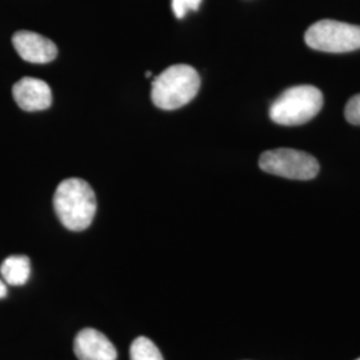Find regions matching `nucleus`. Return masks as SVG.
Here are the masks:
<instances>
[{
    "label": "nucleus",
    "instance_id": "f257e3e1",
    "mask_svg": "<svg viewBox=\"0 0 360 360\" xmlns=\"http://www.w3.org/2000/svg\"><path fill=\"white\" fill-rule=\"evenodd\" d=\"M53 208L65 229L83 231L95 217L96 196L87 181L70 178L58 186L53 195Z\"/></svg>",
    "mask_w": 360,
    "mask_h": 360
},
{
    "label": "nucleus",
    "instance_id": "f03ea898",
    "mask_svg": "<svg viewBox=\"0 0 360 360\" xmlns=\"http://www.w3.org/2000/svg\"><path fill=\"white\" fill-rule=\"evenodd\" d=\"M200 89V77L191 65L168 67L153 82L151 98L160 110H178L190 103Z\"/></svg>",
    "mask_w": 360,
    "mask_h": 360
},
{
    "label": "nucleus",
    "instance_id": "7ed1b4c3",
    "mask_svg": "<svg viewBox=\"0 0 360 360\" xmlns=\"http://www.w3.org/2000/svg\"><path fill=\"white\" fill-rule=\"evenodd\" d=\"M323 94L314 86H295L271 104L272 122L282 126H299L314 119L322 110Z\"/></svg>",
    "mask_w": 360,
    "mask_h": 360
},
{
    "label": "nucleus",
    "instance_id": "20e7f679",
    "mask_svg": "<svg viewBox=\"0 0 360 360\" xmlns=\"http://www.w3.org/2000/svg\"><path fill=\"white\" fill-rule=\"evenodd\" d=\"M304 40L312 50L331 53L355 51L360 49V26L338 20H321L309 27Z\"/></svg>",
    "mask_w": 360,
    "mask_h": 360
},
{
    "label": "nucleus",
    "instance_id": "39448f33",
    "mask_svg": "<svg viewBox=\"0 0 360 360\" xmlns=\"http://www.w3.org/2000/svg\"><path fill=\"white\" fill-rule=\"evenodd\" d=\"M259 167L267 174L287 179H314L319 174V163L312 155L291 148L263 153L259 159Z\"/></svg>",
    "mask_w": 360,
    "mask_h": 360
},
{
    "label": "nucleus",
    "instance_id": "423d86ee",
    "mask_svg": "<svg viewBox=\"0 0 360 360\" xmlns=\"http://www.w3.org/2000/svg\"><path fill=\"white\" fill-rule=\"evenodd\" d=\"M13 43L19 56L30 63L44 65L52 62L58 55L55 43L37 32L18 31L13 37Z\"/></svg>",
    "mask_w": 360,
    "mask_h": 360
},
{
    "label": "nucleus",
    "instance_id": "0eeeda50",
    "mask_svg": "<svg viewBox=\"0 0 360 360\" xmlns=\"http://www.w3.org/2000/svg\"><path fill=\"white\" fill-rule=\"evenodd\" d=\"M13 99L25 111H43L52 103L50 86L35 77H22L13 87Z\"/></svg>",
    "mask_w": 360,
    "mask_h": 360
},
{
    "label": "nucleus",
    "instance_id": "6e6552de",
    "mask_svg": "<svg viewBox=\"0 0 360 360\" xmlns=\"http://www.w3.org/2000/svg\"><path fill=\"white\" fill-rule=\"evenodd\" d=\"M74 352L79 360H116V348L105 335L84 328L74 340Z\"/></svg>",
    "mask_w": 360,
    "mask_h": 360
},
{
    "label": "nucleus",
    "instance_id": "1a4fd4ad",
    "mask_svg": "<svg viewBox=\"0 0 360 360\" xmlns=\"http://www.w3.org/2000/svg\"><path fill=\"white\" fill-rule=\"evenodd\" d=\"M0 274L6 283L10 285H23L27 283L31 274L30 259L25 255L8 257L1 263Z\"/></svg>",
    "mask_w": 360,
    "mask_h": 360
},
{
    "label": "nucleus",
    "instance_id": "9d476101",
    "mask_svg": "<svg viewBox=\"0 0 360 360\" xmlns=\"http://www.w3.org/2000/svg\"><path fill=\"white\" fill-rule=\"evenodd\" d=\"M129 358L131 360H165L160 351L146 336H139L132 342L129 347Z\"/></svg>",
    "mask_w": 360,
    "mask_h": 360
},
{
    "label": "nucleus",
    "instance_id": "9b49d317",
    "mask_svg": "<svg viewBox=\"0 0 360 360\" xmlns=\"http://www.w3.org/2000/svg\"><path fill=\"white\" fill-rule=\"evenodd\" d=\"M202 0H172V10L178 19H183L190 11L199 10Z\"/></svg>",
    "mask_w": 360,
    "mask_h": 360
},
{
    "label": "nucleus",
    "instance_id": "f8f14e48",
    "mask_svg": "<svg viewBox=\"0 0 360 360\" xmlns=\"http://www.w3.org/2000/svg\"><path fill=\"white\" fill-rule=\"evenodd\" d=\"M345 115L347 122L354 126H360V94L355 95L354 98H351L348 101L346 110H345Z\"/></svg>",
    "mask_w": 360,
    "mask_h": 360
},
{
    "label": "nucleus",
    "instance_id": "ddd939ff",
    "mask_svg": "<svg viewBox=\"0 0 360 360\" xmlns=\"http://www.w3.org/2000/svg\"><path fill=\"white\" fill-rule=\"evenodd\" d=\"M6 295H7V287H6V283L0 279V299Z\"/></svg>",
    "mask_w": 360,
    "mask_h": 360
},
{
    "label": "nucleus",
    "instance_id": "4468645a",
    "mask_svg": "<svg viewBox=\"0 0 360 360\" xmlns=\"http://www.w3.org/2000/svg\"><path fill=\"white\" fill-rule=\"evenodd\" d=\"M356 360H360V358H359V359H356Z\"/></svg>",
    "mask_w": 360,
    "mask_h": 360
}]
</instances>
